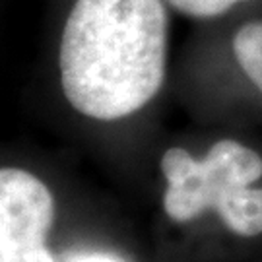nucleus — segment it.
<instances>
[{"mask_svg": "<svg viewBox=\"0 0 262 262\" xmlns=\"http://www.w3.org/2000/svg\"><path fill=\"white\" fill-rule=\"evenodd\" d=\"M55 217L47 185L26 169L0 171V262H55L45 237Z\"/></svg>", "mask_w": 262, "mask_h": 262, "instance_id": "obj_3", "label": "nucleus"}, {"mask_svg": "<svg viewBox=\"0 0 262 262\" xmlns=\"http://www.w3.org/2000/svg\"><path fill=\"white\" fill-rule=\"evenodd\" d=\"M167 181L163 208L171 220L190 222L215 210L233 233H262V158L241 142L217 140L204 158L185 148H169L159 161Z\"/></svg>", "mask_w": 262, "mask_h": 262, "instance_id": "obj_2", "label": "nucleus"}, {"mask_svg": "<svg viewBox=\"0 0 262 262\" xmlns=\"http://www.w3.org/2000/svg\"><path fill=\"white\" fill-rule=\"evenodd\" d=\"M165 2L173 12L185 18L210 21V19L224 18L243 4H253L258 0H165Z\"/></svg>", "mask_w": 262, "mask_h": 262, "instance_id": "obj_5", "label": "nucleus"}, {"mask_svg": "<svg viewBox=\"0 0 262 262\" xmlns=\"http://www.w3.org/2000/svg\"><path fill=\"white\" fill-rule=\"evenodd\" d=\"M231 55L245 78L262 94V18L245 19L235 28Z\"/></svg>", "mask_w": 262, "mask_h": 262, "instance_id": "obj_4", "label": "nucleus"}, {"mask_svg": "<svg viewBox=\"0 0 262 262\" xmlns=\"http://www.w3.org/2000/svg\"><path fill=\"white\" fill-rule=\"evenodd\" d=\"M169 10L165 0H72L56 39L72 109L111 122L150 103L167 76Z\"/></svg>", "mask_w": 262, "mask_h": 262, "instance_id": "obj_1", "label": "nucleus"}, {"mask_svg": "<svg viewBox=\"0 0 262 262\" xmlns=\"http://www.w3.org/2000/svg\"><path fill=\"white\" fill-rule=\"evenodd\" d=\"M78 262H115L111 258H103V256H92V258H82V260Z\"/></svg>", "mask_w": 262, "mask_h": 262, "instance_id": "obj_6", "label": "nucleus"}]
</instances>
